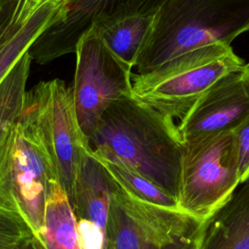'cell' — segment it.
<instances>
[{"mask_svg": "<svg viewBox=\"0 0 249 249\" xmlns=\"http://www.w3.org/2000/svg\"><path fill=\"white\" fill-rule=\"evenodd\" d=\"M37 0H0V46L13 34Z\"/></svg>", "mask_w": 249, "mask_h": 249, "instance_id": "obj_18", "label": "cell"}, {"mask_svg": "<svg viewBox=\"0 0 249 249\" xmlns=\"http://www.w3.org/2000/svg\"><path fill=\"white\" fill-rule=\"evenodd\" d=\"M244 65L230 45H209L132 75L131 93L160 113L181 120L218 80Z\"/></svg>", "mask_w": 249, "mask_h": 249, "instance_id": "obj_3", "label": "cell"}, {"mask_svg": "<svg viewBox=\"0 0 249 249\" xmlns=\"http://www.w3.org/2000/svg\"><path fill=\"white\" fill-rule=\"evenodd\" d=\"M88 144L97 159L141 175L178 200L184 145L172 118L124 96L104 111Z\"/></svg>", "mask_w": 249, "mask_h": 249, "instance_id": "obj_1", "label": "cell"}, {"mask_svg": "<svg viewBox=\"0 0 249 249\" xmlns=\"http://www.w3.org/2000/svg\"><path fill=\"white\" fill-rule=\"evenodd\" d=\"M167 0H66L64 18L46 30L29 50L32 60L48 63L75 52L81 37L102 20L155 16Z\"/></svg>", "mask_w": 249, "mask_h": 249, "instance_id": "obj_9", "label": "cell"}, {"mask_svg": "<svg viewBox=\"0 0 249 249\" xmlns=\"http://www.w3.org/2000/svg\"><path fill=\"white\" fill-rule=\"evenodd\" d=\"M31 62L28 51L0 82V155L22 117Z\"/></svg>", "mask_w": 249, "mask_h": 249, "instance_id": "obj_15", "label": "cell"}, {"mask_svg": "<svg viewBox=\"0 0 249 249\" xmlns=\"http://www.w3.org/2000/svg\"><path fill=\"white\" fill-rule=\"evenodd\" d=\"M55 179L47 146L22 114L0 155V206L19 215L35 235L43 227L49 188Z\"/></svg>", "mask_w": 249, "mask_h": 249, "instance_id": "obj_4", "label": "cell"}, {"mask_svg": "<svg viewBox=\"0 0 249 249\" xmlns=\"http://www.w3.org/2000/svg\"><path fill=\"white\" fill-rule=\"evenodd\" d=\"M238 153L240 184L249 181V116L232 131Z\"/></svg>", "mask_w": 249, "mask_h": 249, "instance_id": "obj_19", "label": "cell"}, {"mask_svg": "<svg viewBox=\"0 0 249 249\" xmlns=\"http://www.w3.org/2000/svg\"><path fill=\"white\" fill-rule=\"evenodd\" d=\"M183 145L179 208L207 220L231 198L240 184L235 138L230 131Z\"/></svg>", "mask_w": 249, "mask_h": 249, "instance_id": "obj_6", "label": "cell"}, {"mask_svg": "<svg viewBox=\"0 0 249 249\" xmlns=\"http://www.w3.org/2000/svg\"><path fill=\"white\" fill-rule=\"evenodd\" d=\"M249 116V73L243 67L218 80L180 120L183 143L233 131Z\"/></svg>", "mask_w": 249, "mask_h": 249, "instance_id": "obj_10", "label": "cell"}, {"mask_svg": "<svg viewBox=\"0 0 249 249\" xmlns=\"http://www.w3.org/2000/svg\"><path fill=\"white\" fill-rule=\"evenodd\" d=\"M74 53V105L79 126L88 141L108 106L121 97L132 95V73L93 28L81 37Z\"/></svg>", "mask_w": 249, "mask_h": 249, "instance_id": "obj_8", "label": "cell"}, {"mask_svg": "<svg viewBox=\"0 0 249 249\" xmlns=\"http://www.w3.org/2000/svg\"><path fill=\"white\" fill-rule=\"evenodd\" d=\"M23 116L47 146L68 198L88 141L78 124L72 87L60 79L43 81L27 91Z\"/></svg>", "mask_w": 249, "mask_h": 249, "instance_id": "obj_7", "label": "cell"}, {"mask_svg": "<svg viewBox=\"0 0 249 249\" xmlns=\"http://www.w3.org/2000/svg\"><path fill=\"white\" fill-rule=\"evenodd\" d=\"M35 240L39 249H82L77 235L75 216L59 179L49 188L44 224Z\"/></svg>", "mask_w": 249, "mask_h": 249, "instance_id": "obj_13", "label": "cell"}, {"mask_svg": "<svg viewBox=\"0 0 249 249\" xmlns=\"http://www.w3.org/2000/svg\"><path fill=\"white\" fill-rule=\"evenodd\" d=\"M249 30V0H167L136 59L137 74L214 44L230 45Z\"/></svg>", "mask_w": 249, "mask_h": 249, "instance_id": "obj_2", "label": "cell"}, {"mask_svg": "<svg viewBox=\"0 0 249 249\" xmlns=\"http://www.w3.org/2000/svg\"><path fill=\"white\" fill-rule=\"evenodd\" d=\"M199 249H249V181L205 221Z\"/></svg>", "mask_w": 249, "mask_h": 249, "instance_id": "obj_11", "label": "cell"}, {"mask_svg": "<svg viewBox=\"0 0 249 249\" xmlns=\"http://www.w3.org/2000/svg\"><path fill=\"white\" fill-rule=\"evenodd\" d=\"M66 15V0H37L13 34L0 46V82L35 41Z\"/></svg>", "mask_w": 249, "mask_h": 249, "instance_id": "obj_12", "label": "cell"}, {"mask_svg": "<svg viewBox=\"0 0 249 249\" xmlns=\"http://www.w3.org/2000/svg\"><path fill=\"white\" fill-rule=\"evenodd\" d=\"M154 17L136 15L117 18L99 21L91 28L118 59L132 68L149 36Z\"/></svg>", "mask_w": 249, "mask_h": 249, "instance_id": "obj_14", "label": "cell"}, {"mask_svg": "<svg viewBox=\"0 0 249 249\" xmlns=\"http://www.w3.org/2000/svg\"><path fill=\"white\" fill-rule=\"evenodd\" d=\"M33 238L32 230L19 215L0 206V249H21Z\"/></svg>", "mask_w": 249, "mask_h": 249, "instance_id": "obj_17", "label": "cell"}, {"mask_svg": "<svg viewBox=\"0 0 249 249\" xmlns=\"http://www.w3.org/2000/svg\"><path fill=\"white\" fill-rule=\"evenodd\" d=\"M205 221L134 198L111 177L105 249H188Z\"/></svg>", "mask_w": 249, "mask_h": 249, "instance_id": "obj_5", "label": "cell"}, {"mask_svg": "<svg viewBox=\"0 0 249 249\" xmlns=\"http://www.w3.org/2000/svg\"><path fill=\"white\" fill-rule=\"evenodd\" d=\"M99 160L112 179L132 197L158 206L180 209L176 198L167 195L146 178L120 164Z\"/></svg>", "mask_w": 249, "mask_h": 249, "instance_id": "obj_16", "label": "cell"}, {"mask_svg": "<svg viewBox=\"0 0 249 249\" xmlns=\"http://www.w3.org/2000/svg\"><path fill=\"white\" fill-rule=\"evenodd\" d=\"M21 249H39L38 244H37V242L35 240V235H34V238L29 243H27L23 248H21Z\"/></svg>", "mask_w": 249, "mask_h": 249, "instance_id": "obj_20", "label": "cell"}, {"mask_svg": "<svg viewBox=\"0 0 249 249\" xmlns=\"http://www.w3.org/2000/svg\"><path fill=\"white\" fill-rule=\"evenodd\" d=\"M199 235H200V232H199L197 237L195 239V241L191 244V246L188 249H199Z\"/></svg>", "mask_w": 249, "mask_h": 249, "instance_id": "obj_21", "label": "cell"}, {"mask_svg": "<svg viewBox=\"0 0 249 249\" xmlns=\"http://www.w3.org/2000/svg\"><path fill=\"white\" fill-rule=\"evenodd\" d=\"M244 68H245V70L249 73V62H248V63H246V64L244 65Z\"/></svg>", "mask_w": 249, "mask_h": 249, "instance_id": "obj_22", "label": "cell"}]
</instances>
